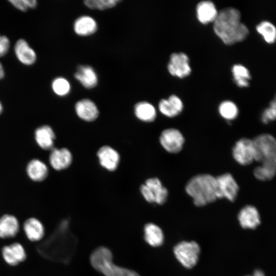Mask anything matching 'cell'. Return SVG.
<instances>
[{
	"instance_id": "6da1fadb",
	"label": "cell",
	"mask_w": 276,
	"mask_h": 276,
	"mask_svg": "<svg viewBox=\"0 0 276 276\" xmlns=\"http://www.w3.org/2000/svg\"><path fill=\"white\" fill-rule=\"evenodd\" d=\"M213 22L215 33L227 45L244 40L249 34L248 28L241 21L240 12L235 8L221 10Z\"/></svg>"
},
{
	"instance_id": "7a4b0ae2",
	"label": "cell",
	"mask_w": 276,
	"mask_h": 276,
	"mask_svg": "<svg viewBox=\"0 0 276 276\" xmlns=\"http://www.w3.org/2000/svg\"><path fill=\"white\" fill-rule=\"evenodd\" d=\"M50 239L51 258L57 261L68 264L73 258L77 249L78 239L71 231L70 221L62 220Z\"/></svg>"
},
{
	"instance_id": "3957f363",
	"label": "cell",
	"mask_w": 276,
	"mask_h": 276,
	"mask_svg": "<svg viewBox=\"0 0 276 276\" xmlns=\"http://www.w3.org/2000/svg\"><path fill=\"white\" fill-rule=\"evenodd\" d=\"M185 190L197 206L213 202L217 199L216 177L209 174L195 175L187 183Z\"/></svg>"
},
{
	"instance_id": "277c9868",
	"label": "cell",
	"mask_w": 276,
	"mask_h": 276,
	"mask_svg": "<svg viewBox=\"0 0 276 276\" xmlns=\"http://www.w3.org/2000/svg\"><path fill=\"white\" fill-rule=\"evenodd\" d=\"M112 258L109 249L100 246L91 254L90 262L95 270L105 276H140L134 270L116 265L113 263Z\"/></svg>"
},
{
	"instance_id": "5b68a950",
	"label": "cell",
	"mask_w": 276,
	"mask_h": 276,
	"mask_svg": "<svg viewBox=\"0 0 276 276\" xmlns=\"http://www.w3.org/2000/svg\"><path fill=\"white\" fill-rule=\"evenodd\" d=\"M255 161L260 165L276 169V139L269 133H262L253 140Z\"/></svg>"
},
{
	"instance_id": "8992f818",
	"label": "cell",
	"mask_w": 276,
	"mask_h": 276,
	"mask_svg": "<svg viewBox=\"0 0 276 276\" xmlns=\"http://www.w3.org/2000/svg\"><path fill=\"white\" fill-rule=\"evenodd\" d=\"M200 248L195 241H183L174 247L173 252L178 261L185 268H192L197 264Z\"/></svg>"
},
{
	"instance_id": "52a82bcc",
	"label": "cell",
	"mask_w": 276,
	"mask_h": 276,
	"mask_svg": "<svg viewBox=\"0 0 276 276\" xmlns=\"http://www.w3.org/2000/svg\"><path fill=\"white\" fill-rule=\"evenodd\" d=\"M140 191L145 199L149 203L163 204L167 201L168 196V190L156 177L147 179L145 184L141 186Z\"/></svg>"
},
{
	"instance_id": "ba28073f",
	"label": "cell",
	"mask_w": 276,
	"mask_h": 276,
	"mask_svg": "<svg viewBox=\"0 0 276 276\" xmlns=\"http://www.w3.org/2000/svg\"><path fill=\"white\" fill-rule=\"evenodd\" d=\"M217 199L226 198L233 202L239 191V186L232 174L224 173L216 177Z\"/></svg>"
},
{
	"instance_id": "9c48e42d",
	"label": "cell",
	"mask_w": 276,
	"mask_h": 276,
	"mask_svg": "<svg viewBox=\"0 0 276 276\" xmlns=\"http://www.w3.org/2000/svg\"><path fill=\"white\" fill-rule=\"evenodd\" d=\"M234 159L239 164L247 166L255 161V150L252 140L241 138L236 142L232 150Z\"/></svg>"
},
{
	"instance_id": "30bf717a",
	"label": "cell",
	"mask_w": 276,
	"mask_h": 276,
	"mask_svg": "<svg viewBox=\"0 0 276 276\" xmlns=\"http://www.w3.org/2000/svg\"><path fill=\"white\" fill-rule=\"evenodd\" d=\"M159 142L166 151L175 154L179 152L182 149L185 138L179 130L170 128L162 132Z\"/></svg>"
},
{
	"instance_id": "8fae6325",
	"label": "cell",
	"mask_w": 276,
	"mask_h": 276,
	"mask_svg": "<svg viewBox=\"0 0 276 276\" xmlns=\"http://www.w3.org/2000/svg\"><path fill=\"white\" fill-rule=\"evenodd\" d=\"M1 255L4 261L11 266L18 265L27 258L26 249L19 242L4 246L1 250Z\"/></svg>"
},
{
	"instance_id": "7c38bea8",
	"label": "cell",
	"mask_w": 276,
	"mask_h": 276,
	"mask_svg": "<svg viewBox=\"0 0 276 276\" xmlns=\"http://www.w3.org/2000/svg\"><path fill=\"white\" fill-rule=\"evenodd\" d=\"M168 69L171 75L179 78L188 76L191 69L188 56L183 53L172 54L168 64Z\"/></svg>"
},
{
	"instance_id": "4fadbf2b",
	"label": "cell",
	"mask_w": 276,
	"mask_h": 276,
	"mask_svg": "<svg viewBox=\"0 0 276 276\" xmlns=\"http://www.w3.org/2000/svg\"><path fill=\"white\" fill-rule=\"evenodd\" d=\"M238 220L240 225L246 229H255L260 223V216L256 207L247 205L240 211Z\"/></svg>"
},
{
	"instance_id": "5bb4252c",
	"label": "cell",
	"mask_w": 276,
	"mask_h": 276,
	"mask_svg": "<svg viewBox=\"0 0 276 276\" xmlns=\"http://www.w3.org/2000/svg\"><path fill=\"white\" fill-rule=\"evenodd\" d=\"M19 229V220L14 215L6 214L0 217V238H14L18 234Z\"/></svg>"
},
{
	"instance_id": "9a60e30c",
	"label": "cell",
	"mask_w": 276,
	"mask_h": 276,
	"mask_svg": "<svg viewBox=\"0 0 276 276\" xmlns=\"http://www.w3.org/2000/svg\"><path fill=\"white\" fill-rule=\"evenodd\" d=\"M22 229L27 238L31 242H37L44 237L45 228L42 223L35 217L27 219L22 225Z\"/></svg>"
},
{
	"instance_id": "2e32d148",
	"label": "cell",
	"mask_w": 276,
	"mask_h": 276,
	"mask_svg": "<svg viewBox=\"0 0 276 276\" xmlns=\"http://www.w3.org/2000/svg\"><path fill=\"white\" fill-rule=\"evenodd\" d=\"M72 161L71 152L66 148H53L49 156L51 166L56 170H61L70 166Z\"/></svg>"
},
{
	"instance_id": "e0dca14e",
	"label": "cell",
	"mask_w": 276,
	"mask_h": 276,
	"mask_svg": "<svg viewBox=\"0 0 276 276\" xmlns=\"http://www.w3.org/2000/svg\"><path fill=\"white\" fill-rule=\"evenodd\" d=\"M97 155L101 165L108 171L115 170L119 163L120 155L111 147H102L98 151Z\"/></svg>"
},
{
	"instance_id": "ac0fdd59",
	"label": "cell",
	"mask_w": 276,
	"mask_h": 276,
	"mask_svg": "<svg viewBox=\"0 0 276 276\" xmlns=\"http://www.w3.org/2000/svg\"><path fill=\"white\" fill-rule=\"evenodd\" d=\"M34 139L41 148L44 150H52L53 148L55 134L50 126L45 125L36 129Z\"/></svg>"
},
{
	"instance_id": "d6986e66",
	"label": "cell",
	"mask_w": 276,
	"mask_h": 276,
	"mask_svg": "<svg viewBox=\"0 0 276 276\" xmlns=\"http://www.w3.org/2000/svg\"><path fill=\"white\" fill-rule=\"evenodd\" d=\"M160 112L169 118H173L179 114L183 109L180 99L176 95H171L168 99H162L158 104Z\"/></svg>"
},
{
	"instance_id": "ffe728a7",
	"label": "cell",
	"mask_w": 276,
	"mask_h": 276,
	"mask_svg": "<svg viewBox=\"0 0 276 276\" xmlns=\"http://www.w3.org/2000/svg\"><path fill=\"white\" fill-rule=\"evenodd\" d=\"M14 51L17 59L24 64L32 65L36 60L35 51L24 39L17 40L15 44Z\"/></svg>"
},
{
	"instance_id": "44dd1931",
	"label": "cell",
	"mask_w": 276,
	"mask_h": 276,
	"mask_svg": "<svg viewBox=\"0 0 276 276\" xmlns=\"http://www.w3.org/2000/svg\"><path fill=\"white\" fill-rule=\"evenodd\" d=\"M75 110L78 116L86 121L96 120L99 115V111L96 104L89 99H82L77 102Z\"/></svg>"
},
{
	"instance_id": "7402d4cb",
	"label": "cell",
	"mask_w": 276,
	"mask_h": 276,
	"mask_svg": "<svg viewBox=\"0 0 276 276\" xmlns=\"http://www.w3.org/2000/svg\"><path fill=\"white\" fill-rule=\"evenodd\" d=\"M26 173L32 181L39 182L45 179L48 175L47 165L39 159H32L26 166Z\"/></svg>"
},
{
	"instance_id": "603a6c76",
	"label": "cell",
	"mask_w": 276,
	"mask_h": 276,
	"mask_svg": "<svg viewBox=\"0 0 276 276\" xmlns=\"http://www.w3.org/2000/svg\"><path fill=\"white\" fill-rule=\"evenodd\" d=\"M197 17L202 24L214 22L218 12L214 4L210 1L199 2L196 7Z\"/></svg>"
},
{
	"instance_id": "cb8c5ba5",
	"label": "cell",
	"mask_w": 276,
	"mask_h": 276,
	"mask_svg": "<svg viewBox=\"0 0 276 276\" xmlns=\"http://www.w3.org/2000/svg\"><path fill=\"white\" fill-rule=\"evenodd\" d=\"M74 76L83 86L87 88L95 87L98 83L97 74L94 69L89 66H79Z\"/></svg>"
},
{
	"instance_id": "d4e9b609",
	"label": "cell",
	"mask_w": 276,
	"mask_h": 276,
	"mask_svg": "<svg viewBox=\"0 0 276 276\" xmlns=\"http://www.w3.org/2000/svg\"><path fill=\"white\" fill-rule=\"evenodd\" d=\"M144 239L152 247L162 245L164 241V235L162 229L153 223L146 224L144 228Z\"/></svg>"
},
{
	"instance_id": "484cf974",
	"label": "cell",
	"mask_w": 276,
	"mask_h": 276,
	"mask_svg": "<svg viewBox=\"0 0 276 276\" xmlns=\"http://www.w3.org/2000/svg\"><path fill=\"white\" fill-rule=\"evenodd\" d=\"M75 33L80 36H88L94 33L97 30V24L94 19L89 16H82L74 22Z\"/></svg>"
},
{
	"instance_id": "4316f807",
	"label": "cell",
	"mask_w": 276,
	"mask_h": 276,
	"mask_svg": "<svg viewBox=\"0 0 276 276\" xmlns=\"http://www.w3.org/2000/svg\"><path fill=\"white\" fill-rule=\"evenodd\" d=\"M134 113L139 120L146 122L153 121L156 116L154 107L147 102L137 103L134 107Z\"/></svg>"
},
{
	"instance_id": "83f0119b",
	"label": "cell",
	"mask_w": 276,
	"mask_h": 276,
	"mask_svg": "<svg viewBox=\"0 0 276 276\" xmlns=\"http://www.w3.org/2000/svg\"><path fill=\"white\" fill-rule=\"evenodd\" d=\"M256 29L266 43L273 44L276 41V27L271 22L263 20L257 25Z\"/></svg>"
},
{
	"instance_id": "f1b7e54d",
	"label": "cell",
	"mask_w": 276,
	"mask_h": 276,
	"mask_svg": "<svg viewBox=\"0 0 276 276\" xmlns=\"http://www.w3.org/2000/svg\"><path fill=\"white\" fill-rule=\"evenodd\" d=\"M232 73L234 81L240 87H246L249 85L251 78L249 70L242 64H235L233 66Z\"/></svg>"
},
{
	"instance_id": "f546056e",
	"label": "cell",
	"mask_w": 276,
	"mask_h": 276,
	"mask_svg": "<svg viewBox=\"0 0 276 276\" xmlns=\"http://www.w3.org/2000/svg\"><path fill=\"white\" fill-rule=\"evenodd\" d=\"M218 110L221 116L228 121L236 119L239 112L237 106L230 101H225L221 103Z\"/></svg>"
},
{
	"instance_id": "4dcf8cb0",
	"label": "cell",
	"mask_w": 276,
	"mask_h": 276,
	"mask_svg": "<svg viewBox=\"0 0 276 276\" xmlns=\"http://www.w3.org/2000/svg\"><path fill=\"white\" fill-rule=\"evenodd\" d=\"M255 177L260 181L271 180L276 175V169L259 165L253 171Z\"/></svg>"
},
{
	"instance_id": "1f68e13d",
	"label": "cell",
	"mask_w": 276,
	"mask_h": 276,
	"mask_svg": "<svg viewBox=\"0 0 276 276\" xmlns=\"http://www.w3.org/2000/svg\"><path fill=\"white\" fill-rule=\"evenodd\" d=\"M120 2L121 1L118 0H87L84 3L90 9L103 10L114 7Z\"/></svg>"
},
{
	"instance_id": "d6a6232c",
	"label": "cell",
	"mask_w": 276,
	"mask_h": 276,
	"mask_svg": "<svg viewBox=\"0 0 276 276\" xmlns=\"http://www.w3.org/2000/svg\"><path fill=\"white\" fill-rule=\"evenodd\" d=\"M52 87L54 93L60 96L68 94L71 89L68 81L62 77L55 79L52 82Z\"/></svg>"
},
{
	"instance_id": "836d02e7",
	"label": "cell",
	"mask_w": 276,
	"mask_h": 276,
	"mask_svg": "<svg viewBox=\"0 0 276 276\" xmlns=\"http://www.w3.org/2000/svg\"><path fill=\"white\" fill-rule=\"evenodd\" d=\"M261 120L265 124L276 120V95L270 102L268 107L262 112Z\"/></svg>"
},
{
	"instance_id": "e575fe53",
	"label": "cell",
	"mask_w": 276,
	"mask_h": 276,
	"mask_svg": "<svg viewBox=\"0 0 276 276\" xmlns=\"http://www.w3.org/2000/svg\"><path fill=\"white\" fill-rule=\"evenodd\" d=\"M16 8L25 11L29 8H34L37 5L35 0H11L9 1Z\"/></svg>"
},
{
	"instance_id": "d590c367",
	"label": "cell",
	"mask_w": 276,
	"mask_h": 276,
	"mask_svg": "<svg viewBox=\"0 0 276 276\" xmlns=\"http://www.w3.org/2000/svg\"><path fill=\"white\" fill-rule=\"evenodd\" d=\"M9 46V39L5 36H0V57L3 56L7 53Z\"/></svg>"
},
{
	"instance_id": "8d00e7d4",
	"label": "cell",
	"mask_w": 276,
	"mask_h": 276,
	"mask_svg": "<svg viewBox=\"0 0 276 276\" xmlns=\"http://www.w3.org/2000/svg\"><path fill=\"white\" fill-rule=\"evenodd\" d=\"M246 276H265L263 272L260 270H256L251 275Z\"/></svg>"
},
{
	"instance_id": "74e56055",
	"label": "cell",
	"mask_w": 276,
	"mask_h": 276,
	"mask_svg": "<svg viewBox=\"0 0 276 276\" xmlns=\"http://www.w3.org/2000/svg\"><path fill=\"white\" fill-rule=\"evenodd\" d=\"M5 75L3 67L2 64L0 63V79H2Z\"/></svg>"
},
{
	"instance_id": "f35d334b",
	"label": "cell",
	"mask_w": 276,
	"mask_h": 276,
	"mask_svg": "<svg viewBox=\"0 0 276 276\" xmlns=\"http://www.w3.org/2000/svg\"><path fill=\"white\" fill-rule=\"evenodd\" d=\"M2 111H3V106L0 102V114L2 113Z\"/></svg>"
},
{
	"instance_id": "ab89813d",
	"label": "cell",
	"mask_w": 276,
	"mask_h": 276,
	"mask_svg": "<svg viewBox=\"0 0 276 276\" xmlns=\"http://www.w3.org/2000/svg\"><path fill=\"white\" fill-rule=\"evenodd\" d=\"M1 36V35H0Z\"/></svg>"
}]
</instances>
